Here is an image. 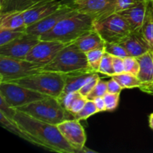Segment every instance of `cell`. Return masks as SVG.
<instances>
[{"label":"cell","instance_id":"37","mask_svg":"<svg viewBox=\"0 0 153 153\" xmlns=\"http://www.w3.org/2000/svg\"><path fill=\"white\" fill-rule=\"evenodd\" d=\"M108 84V92L112 93V94H120L122 91L123 88L120 86L119 83L115 80L114 78L107 82Z\"/></svg>","mask_w":153,"mask_h":153},{"label":"cell","instance_id":"9","mask_svg":"<svg viewBox=\"0 0 153 153\" xmlns=\"http://www.w3.org/2000/svg\"><path fill=\"white\" fill-rule=\"evenodd\" d=\"M116 3L117 0H75L73 7L97 22L115 13Z\"/></svg>","mask_w":153,"mask_h":153},{"label":"cell","instance_id":"42","mask_svg":"<svg viewBox=\"0 0 153 153\" xmlns=\"http://www.w3.org/2000/svg\"><path fill=\"white\" fill-rule=\"evenodd\" d=\"M58 1H61L62 4H67V5H70L73 7V2H74L75 0H58Z\"/></svg>","mask_w":153,"mask_h":153},{"label":"cell","instance_id":"33","mask_svg":"<svg viewBox=\"0 0 153 153\" xmlns=\"http://www.w3.org/2000/svg\"><path fill=\"white\" fill-rule=\"evenodd\" d=\"M87 101H88L87 97H84V96H82V94H81L78 98H76V100H75V101L73 102V104L70 106L68 111L70 112V113H71L73 115L76 114H77L78 112H79L82 108H83L85 105L86 104Z\"/></svg>","mask_w":153,"mask_h":153},{"label":"cell","instance_id":"39","mask_svg":"<svg viewBox=\"0 0 153 153\" xmlns=\"http://www.w3.org/2000/svg\"><path fill=\"white\" fill-rule=\"evenodd\" d=\"M93 101L95 103L96 106H97V108L98 109L99 112L106 111L105 102V100L103 97H97V98H96L95 100H94Z\"/></svg>","mask_w":153,"mask_h":153},{"label":"cell","instance_id":"29","mask_svg":"<svg viewBox=\"0 0 153 153\" xmlns=\"http://www.w3.org/2000/svg\"><path fill=\"white\" fill-rule=\"evenodd\" d=\"M105 50L106 52L114 57L124 58L127 56H129L125 48L120 43L105 42Z\"/></svg>","mask_w":153,"mask_h":153},{"label":"cell","instance_id":"25","mask_svg":"<svg viewBox=\"0 0 153 153\" xmlns=\"http://www.w3.org/2000/svg\"><path fill=\"white\" fill-rule=\"evenodd\" d=\"M27 27L16 29H0V46L10 43L26 33Z\"/></svg>","mask_w":153,"mask_h":153},{"label":"cell","instance_id":"18","mask_svg":"<svg viewBox=\"0 0 153 153\" xmlns=\"http://www.w3.org/2000/svg\"><path fill=\"white\" fill-rule=\"evenodd\" d=\"M96 73L94 71L82 72V73H70V74L64 75L65 77V85H64V91L61 94V96L70 92H78L79 90L89 82L93 77L96 76Z\"/></svg>","mask_w":153,"mask_h":153},{"label":"cell","instance_id":"41","mask_svg":"<svg viewBox=\"0 0 153 153\" xmlns=\"http://www.w3.org/2000/svg\"><path fill=\"white\" fill-rule=\"evenodd\" d=\"M80 152H82V153H97V152H96V151L94 150H92V149H88V147H86V146H84L83 148L82 149V150L80 151Z\"/></svg>","mask_w":153,"mask_h":153},{"label":"cell","instance_id":"44","mask_svg":"<svg viewBox=\"0 0 153 153\" xmlns=\"http://www.w3.org/2000/svg\"><path fill=\"white\" fill-rule=\"evenodd\" d=\"M140 1H149V0H139Z\"/></svg>","mask_w":153,"mask_h":153},{"label":"cell","instance_id":"22","mask_svg":"<svg viewBox=\"0 0 153 153\" xmlns=\"http://www.w3.org/2000/svg\"><path fill=\"white\" fill-rule=\"evenodd\" d=\"M112 78L115 79L118 83L120 85L123 89H131V88H140L142 87V82L138 79L137 76L133 75L131 73H124L120 74H115L112 76Z\"/></svg>","mask_w":153,"mask_h":153},{"label":"cell","instance_id":"20","mask_svg":"<svg viewBox=\"0 0 153 153\" xmlns=\"http://www.w3.org/2000/svg\"><path fill=\"white\" fill-rule=\"evenodd\" d=\"M26 27L21 10H9L0 13V29H16Z\"/></svg>","mask_w":153,"mask_h":153},{"label":"cell","instance_id":"23","mask_svg":"<svg viewBox=\"0 0 153 153\" xmlns=\"http://www.w3.org/2000/svg\"><path fill=\"white\" fill-rule=\"evenodd\" d=\"M0 124H1V126L3 128H5L8 131L13 133L15 135L18 136L20 138L23 139V140L31 143V139L19 128V126L17 125L16 121L14 120H11L8 118L4 114L1 113V112H0Z\"/></svg>","mask_w":153,"mask_h":153},{"label":"cell","instance_id":"2","mask_svg":"<svg viewBox=\"0 0 153 153\" xmlns=\"http://www.w3.org/2000/svg\"><path fill=\"white\" fill-rule=\"evenodd\" d=\"M94 29V20L89 16L76 12L60 21L52 29L40 36V40L72 43L88 31Z\"/></svg>","mask_w":153,"mask_h":153},{"label":"cell","instance_id":"21","mask_svg":"<svg viewBox=\"0 0 153 153\" xmlns=\"http://www.w3.org/2000/svg\"><path fill=\"white\" fill-rule=\"evenodd\" d=\"M141 31L153 49V6L151 0H149L148 2Z\"/></svg>","mask_w":153,"mask_h":153},{"label":"cell","instance_id":"17","mask_svg":"<svg viewBox=\"0 0 153 153\" xmlns=\"http://www.w3.org/2000/svg\"><path fill=\"white\" fill-rule=\"evenodd\" d=\"M149 1H143L134 7L127 10L117 12L122 15L129 24L131 30L133 31H140L146 15Z\"/></svg>","mask_w":153,"mask_h":153},{"label":"cell","instance_id":"43","mask_svg":"<svg viewBox=\"0 0 153 153\" xmlns=\"http://www.w3.org/2000/svg\"><path fill=\"white\" fill-rule=\"evenodd\" d=\"M149 126H150V128L153 130V117L152 116V115H150L149 117Z\"/></svg>","mask_w":153,"mask_h":153},{"label":"cell","instance_id":"32","mask_svg":"<svg viewBox=\"0 0 153 153\" xmlns=\"http://www.w3.org/2000/svg\"><path fill=\"white\" fill-rule=\"evenodd\" d=\"M120 94H112L108 92L103 97L105 102L106 111H113L117 108L119 104Z\"/></svg>","mask_w":153,"mask_h":153},{"label":"cell","instance_id":"5","mask_svg":"<svg viewBox=\"0 0 153 153\" xmlns=\"http://www.w3.org/2000/svg\"><path fill=\"white\" fill-rule=\"evenodd\" d=\"M9 82H14L40 94L58 99L64 91L65 77L61 73L41 71L25 78Z\"/></svg>","mask_w":153,"mask_h":153},{"label":"cell","instance_id":"19","mask_svg":"<svg viewBox=\"0 0 153 153\" xmlns=\"http://www.w3.org/2000/svg\"><path fill=\"white\" fill-rule=\"evenodd\" d=\"M105 43V42L102 38L100 34L94 28L85 33L73 42V43L85 53L98 48L104 47Z\"/></svg>","mask_w":153,"mask_h":153},{"label":"cell","instance_id":"1","mask_svg":"<svg viewBox=\"0 0 153 153\" xmlns=\"http://www.w3.org/2000/svg\"><path fill=\"white\" fill-rule=\"evenodd\" d=\"M13 120L31 139V144L51 152L77 153V151L63 137L57 125L38 120L18 110Z\"/></svg>","mask_w":153,"mask_h":153},{"label":"cell","instance_id":"16","mask_svg":"<svg viewBox=\"0 0 153 153\" xmlns=\"http://www.w3.org/2000/svg\"><path fill=\"white\" fill-rule=\"evenodd\" d=\"M120 43L125 48L129 56L136 58L153 50L143 36L141 30L131 31L129 35Z\"/></svg>","mask_w":153,"mask_h":153},{"label":"cell","instance_id":"4","mask_svg":"<svg viewBox=\"0 0 153 153\" xmlns=\"http://www.w3.org/2000/svg\"><path fill=\"white\" fill-rule=\"evenodd\" d=\"M33 118L48 123L58 125L67 120L75 119L74 116L63 108L55 97H46L16 108Z\"/></svg>","mask_w":153,"mask_h":153},{"label":"cell","instance_id":"45","mask_svg":"<svg viewBox=\"0 0 153 153\" xmlns=\"http://www.w3.org/2000/svg\"><path fill=\"white\" fill-rule=\"evenodd\" d=\"M152 1V6H153V0H151Z\"/></svg>","mask_w":153,"mask_h":153},{"label":"cell","instance_id":"7","mask_svg":"<svg viewBox=\"0 0 153 153\" xmlns=\"http://www.w3.org/2000/svg\"><path fill=\"white\" fill-rule=\"evenodd\" d=\"M94 28L105 42L109 43H120L132 31L126 19L117 12L94 22Z\"/></svg>","mask_w":153,"mask_h":153},{"label":"cell","instance_id":"12","mask_svg":"<svg viewBox=\"0 0 153 153\" xmlns=\"http://www.w3.org/2000/svg\"><path fill=\"white\" fill-rule=\"evenodd\" d=\"M76 10L72 6L67 4H62L59 8L41 20L27 26L26 32L40 37L42 34L48 32L54 28L60 21L70 15L76 13Z\"/></svg>","mask_w":153,"mask_h":153},{"label":"cell","instance_id":"31","mask_svg":"<svg viewBox=\"0 0 153 153\" xmlns=\"http://www.w3.org/2000/svg\"><path fill=\"white\" fill-rule=\"evenodd\" d=\"M124 69L126 73H131L137 76L140 70V65L136 57L127 56L123 58Z\"/></svg>","mask_w":153,"mask_h":153},{"label":"cell","instance_id":"35","mask_svg":"<svg viewBox=\"0 0 153 153\" xmlns=\"http://www.w3.org/2000/svg\"><path fill=\"white\" fill-rule=\"evenodd\" d=\"M98 73H97L94 77H93L92 79L89 81V82H87V83L85 84V85H84V86L82 87L80 90H79V92L80 93L82 96H84V97H88V94H89L92 91V90L94 89V87L97 85V82H98L99 80L100 79V76L98 75Z\"/></svg>","mask_w":153,"mask_h":153},{"label":"cell","instance_id":"6","mask_svg":"<svg viewBox=\"0 0 153 153\" xmlns=\"http://www.w3.org/2000/svg\"><path fill=\"white\" fill-rule=\"evenodd\" d=\"M44 66L26 59L0 55V82H9L43 71Z\"/></svg>","mask_w":153,"mask_h":153},{"label":"cell","instance_id":"8","mask_svg":"<svg viewBox=\"0 0 153 153\" xmlns=\"http://www.w3.org/2000/svg\"><path fill=\"white\" fill-rule=\"evenodd\" d=\"M0 97L10 106L17 108L33 102L49 97L45 94L14 82H0Z\"/></svg>","mask_w":153,"mask_h":153},{"label":"cell","instance_id":"40","mask_svg":"<svg viewBox=\"0 0 153 153\" xmlns=\"http://www.w3.org/2000/svg\"><path fill=\"white\" fill-rule=\"evenodd\" d=\"M9 0H0V13H4L8 4Z\"/></svg>","mask_w":153,"mask_h":153},{"label":"cell","instance_id":"36","mask_svg":"<svg viewBox=\"0 0 153 153\" xmlns=\"http://www.w3.org/2000/svg\"><path fill=\"white\" fill-rule=\"evenodd\" d=\"M140 2V1L139 0H117L116 12L117 13L131 8Z\"/></svg>","mask_w":153,"mask_h":153},{"label":"cell","instance_id":"38","mask_svg":"<svg viewBox=\"0 0 153 153\" xmlns=\"http://www.w3.org/2000/svg\"><path fill=\"white\" fill-rule=\"evenodd\" d=\"M113 67L114 70L115 74H120L125 72L124 69L123 58L120 57L113 56Z\"/></svg>","mask_w":153,"mask_h":153},{"label":"cell","instance_id":"13","mask_svg":"<svg viewBox=\"0 0 153 153\" xmlns=\"http://www.w3.org/2000/svg\"><path fill=\"white\" fill-rule=\"evenodd\" d=\"M57 126L65 140L77 152H80L85 146L87 136L79 120L76 119L67 120L58 124Z\"/></svg>","mask_w":153,"mask_h":153},{"label":"cell","instance_id":"15","mask_svg":"<svg viewBox=\"0 0 153 153\" xmlns=\"http://www.w3.org/2000/svg\"><path fill=\"white\" fill-rule=\"evenodd\" d=\"M140 65L137 77L142 82V91L153 94V50L137 57Z\"/></svg>","mask_w":153,"mask_h":153},{"label":"cell","instance_id":"24","mask_svg":"<svg viewBox=\"0 0 153 153\" xmlns=\"http://www.w3.org/2000/svg\"><path fill=\"white\" fill-rule=\"evenodd\" d=\"M105 52V50L104 46V47L98 48V49L89 51L85 53L88 64H89L91 70L96 72V73H99V69H100V64H101Z\"/></svg>","mask_w":153,"mask_h":153},{"label":"cell","instance_id":"11","mask_svg":"<svg viewBox=\"0 0 153 153\" xmlns=\"http://www.w3.org/2000/svg\"><path fill=\"white\" fill-rule=\"evenodd\" d=\"M39 41V36L26 32L10 43L0 46V55L25 59L28 52Z\"/></svg>","mask_w":153,"mask_h":153},{"label":"cell","instance_id":"27","mask_svg":"<svg viewBox=\"0 0 153 153\" xmlns=\"http://www.w3.org/2000/svg\"><path fill=\"white\" fill-rule=\"evenodd\" d=\"M98 109L97 108L95 103L93 100H88L87 101L86 104L83 107V108L78 112L77 114H74V118L78 120H85L88 119L90 117L93 116L95 114L98 113Z\"/></svg>","mask_w":153,"mask_h":153},{"label":"cell","instance_id":"3","mask_svg":"<svg viewBox=\"0 0 153 153\" xmlns=\"http://www.w3.org/2000/svg\"><path fill=\"white\" fill-rule=\"evenodd\" d=\"M43 71L66 75L93 70L88 64L86 54L72 43L63 48L51 62L45 65Z\"/></svg>","mask_w":153,"mask_h":153},{"label":"cell","instance_id":"30","mask_svg":"<svg viewBox=\"0 0 153 153\" xmlns=\"http://www.w3.org/2000/svg\"><path fill=\"white\" fill-rule=\"evenodd\" d=\"M108 93L107 82L102 80L101 79L97 82V85L94 87L91 93L88 95L87 99L88 100H94L97 97H103Z\"/></svg>","mask_w":153,"mask_h":153},{"label":"cell","instance_id":"26","mask_svg":"<svg viewBox=\"0 0 153 153\" xmlns=\"http://www.w3.org/2000/svg\"><path fill=\"white\" fill-rule=\"evenodd\" d=\"M43 0H9L6 11L9 10H21L23 11L31 6Z\"/></svg>","mask_w":153,"mask_h":153},{"label":"cell","instance_id":"10","mask_svg":"<svg viewBox=\"0 0 153 153\" xmlns=\"http://www.w3.org/2000/svg\"><path fill=\"white\" fill-rule=\"evenodd\" d=\"M67 45L55 40H40L28 52L25 59L45 66L51 62Z\"/></svg>","mask_w":153,"mask_h":153},{"label":"cell","instance_id":"34","mask_svg":"<svg viewBox=\"0 0 153 153\" xmlns=\"http://www.w3.org/2000/svg\"><path fill=\"white\" fill-rule=\"evenodd\" d=\"M0 112L4 114L6 117L10 119L13 120V117L16 114V109L10 106L2 97H0Z\"/></svg>","mask_w":153,"mask_h":153},{"label":"cell","instance_id":"28","mask_svg":"<svg viewBox=\"0 0 153 153\" xmlns=\"http://www.w3.org/2000/svg\"><path fill=\"white\" fill-rule=\"evenodd\" d=\"M99 73L106 75L108 76H112L115 75L114 70L113 67V56L108 52H105L100 64Z\"/></svg>","mask_w":153,"mask_h":153},{"label":"cell","instance_id":"14","mask_svg":"<svg viewBox=\"0 0 153 153\" xmlns=\"http://www.w3.org/2000/svg\"><path fill=\"white\" fill-rule=\"evenodd\" d=\"M62 4L58 0H43L22 11L25 25L29 26L58 10Z\"/></svg>","mask_w":153,"mask_h":153}]
</instances>
